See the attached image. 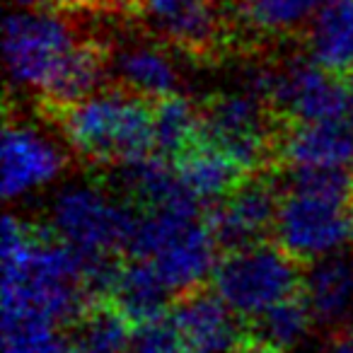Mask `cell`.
Listing matches in <instances>:
<instances>
[{
	"label": "cell",
	"instance_id": "obj_1",
	"mask_svg": "<svg viewBox=\"0 0 353 353\" xmlns=\"http://www.w3.org/2000/svg\"><path fill=\"white\" fill-rule=\"evenodd\" d=\"M3 324H68L83 317L90 288H104L112 266H94L61 240H46L20 216L0 230Z\"/></svg>",
	"mask_w": 353,
	"mask_h": 353
},
{
	"label": "cell",
	"instance_id": "obj_2",
	"mask_svg": "<svg viewBox=\"0 0 353 353\" xmlns=\"http://www.w3.org/2000/svg\"><path fill=\"white\" fill-rule=\"evenodd\" d=\"M8 83L49 104H68L99 90L104 61L63 12L44 6L15 8L3 25Z\"/></svg>",
	"mask_w": 353,
	"mask_h": 353
},
{
	"label": "cell",
	"instance_id": "obj_3",
	"mask_svg": "<svg viewBox=\"0 0 353 353\" xmlns=\"http://www.w3.org/2000/svg\"><path fill=\"white\" fill-rule=\"evenodd\" d=\"M353 235L351 179L336 174H295L279 199L274 237L295 261L339 254Z\"/></svg>",
	"mask_w": 353,
	"mask_h": 353
},
{
	"label": "cell",
	"instance_id": "obj_4",
	"mask_svg": "<svg viewBox=\"0 0 353 353\" xmlns=\"http://www.w3.org/2000/svg\"><path fill=\"white\" fill-rule=\"evenodd\" d=\"M199 206L148 208L133 228L131 250L172 293H194L213 279L218 266V237Z\"/></svg>",
	"mask_w": 353,
	"mask_h": 353
},
{
	"label": "cell",
	"instance_id": "obj_5",
	"mask_svg": "<svg viewBox=\"0 0 353 353\" xmlns=\"http://www.w3.org/2000/svg\"><path fill=\"white\" fill-rule=\"evenodd\" d=\"M61 133L94 165H128L152 152V109L128 90H94L68 104Z\"/></svg>",
	"mask_w": 353,
	"mask_h": 353
},
{
	"label": "cell",
	"instance_id": "obj_6",
	"mask_svg": "<svg viewBox=\"0 0 353 353\" xmlns=\"http://www.w3.org/2000/svg\"><path fill=\"white\" fill-rule=\"evenodd\" d=\"M46 221L56 240L68 245L94 266H109L117 252L131 247L138 218L128 206L97 182L78 179L56 189Z\"/></svg>",
	"mask_w": 353,
	"mask_h": 353
},
{
	"label": "cell",
	"instance_id": "obj_7",
	"mask_svg": "<svg viewBox=\"0 0 353 353\" xmlns=\"http://www.w3.org/2000/svg\"><path fill=\"white\" fill-rule=\"evenodd\" d=\"M300 274L295 259L281 245L232 247L228 256L218 261L213 271V293L245 319H256L300 288Z\"/></svg>",
	"mask_w": 353,
	"mask_h": 353
},
{
	"label": "cell",
	"instance_id": "obj_8",
	"mask_svg": "<svg viewBox=\"0 0 353 353\" xmlns=\"http://www.w3.org/2000/svg\"><path fill=\"white\" fill-rule=\"evenodd\" d=\"M65 138L34 119H15L0 143V192L8 201H30L63 179L68 167Z\"/></svg>",
	"mask_w": 353,
	"mask_h": 353
},
{
	"label": "cell",
	"instance_id": "obj_9",
	"mask_svg": "<svg viewBox=\"0 0 353 353\" xmlns=\"http://www.w3.org/2000/svg\"><path fill=\"white\" fill-rule=\"evenodd\" d=\"M203 141L221 148L242 170H254L271 150V119L266 97L237 85L218 94L203 117Z\"/></svg>",
	"mask_w": 353,
	"mask_h": 353
},
{
	"label": "cell",
	"instance_id": "obj_10",
	"mask_svg": "<svg viewBox=\"0 0 353 353\" xmlns=\"http://www.w3.org/2000/svg\"><path fill=\"white\" fill-rule=\"evenodd\" d=\"M271 99L295 121H329L348 114L346 85L314 59H293L276 68Z\"/></svg>",
	"mask_w": 353,
	"mask_h": 353
},
{
	"label": "cell",
	"instance_id": "obj_11",
	"mask_svg": "<svg viewBox=\"0 0 353 353\" xmlns=\"http://www.w3.org/2000/svg\"><path fill=\"white\" fill-rule=\"evenodd\" d=\"M279 155L295 174H336L353 165V128L346 119L298 121L283 133Z\"/></svg>",
	"mask_w": 353,
	"mask_h": 353
},
{
	"label": "cell",
	"instance_id": "obj_12",
	"mask_svg": "<svg viewBox=\"0 0 353 353\" xmlns=\"http://www.w3.org/2000/svg\"><path fill=\"white\" fill-rule=\"evenodd\" d=\"M145 25L182 51H208L223 32L218 0H136Z\"/></svg>",
	"mask_w": 353,
	"mask_h": 353
},
{
	"label": "cell",
	"instance_id": "obj_13",
	"mask_svg": "<svg viewBox=\"0 0 353 353\" xmlns=\"http://www.w3.org/2000/svg\"><path fill=\"white\" fill-rule=\"evenodd\" d=\"M279 194L264 179L240 182L228 196L213 203L211 228L218 242L228 247H245L261 242L266 232H274Z\"/></svg>",
	"mask_w": 353,
	"mask_h": 353
},
{
	"label": "cell",
	"instance_id": "obj_14",
	"mask_svg": "<svg viewBox=\"0 0 353 353\" xmlns=\"http://www.w3.org/2000/svg\"><path fill=\"white\" fill-rule=\"evenodd\" d=\"M112 68L121 88L141 99L172 97L184 83L182 61L165 44L148 39L123 41L114 51Z\"/></svg>",
	"mask_w": 353,
	"mask_h": 353
},
{
	"label": "cell",
	"instance_id": "obj_15",
	"mask_svg": "<svg viewBox=\"0 0 353 353\" xmlns=\"http://www.w3.org/2000/svg\"><path fill=\"white\" fill-rule=\"evenodd\" d=\"M170 324L192 353H235L242 339L240 317L216 293H189Z\"/></svg>",
	"mask_w": 353,
	"mask_h": 353
},
{
	"label": "cell",
	"instance_id": "obj_16",
	"mask_svg": "<svg viewBox=\"0 0 353 353\" xmlns=\"http://www.w3.org/2000/svg\"><path fill=\"white\" fill-rule=\"evenodd\" d=\"M300 288L317 324L339 329L353 322V256L339 252L312 261Z\"/></svg>",
	"mask_w": 353,
	"mask_h": 353
},
{
	"label": "cell",
	"instance_id": "obj_17",
	"mask_svg": "<svg viewBox=\"0 0 353 353\" xmlns=\"http://www.w3.org/2000/svg\"><path fill=\"white\" fill-rule=\"evenodd\" d=\"M104 290L112 298L114 307L136 327L162 319L167 310V298L172 295V290L162 283L160 276L141 259L109 271Z\"/></svg>",
	"mask_w": 353,
	"mask_h": 353
},
{
	"label": "cell",
	"instance_id": "obj_18",
	"mask_svg": "<svg viewBox=\"0 0 353 353\" xmlns=\"http://www.w3.org/2000/svg\"><path fill=\"white\" fill-rule=\"evenodd\" d=\"M242 167L232 160L221 148L203 141L201 145H194L179 157L176 174L182 189L196 206L201 203H218L223 196L232 192L240 184Z\"/></svg>",
	"mask_w": 353,
	"mask_h": 353
},
{
	"label": "cell",
	"instance_id": "obj_19",
	"mask_svg": "<svg viewBox=\"0 0 353 353\" xmlns=\"http://www.w3.org/2000/svg\"><path fill=\"white\" fill-rule=\"evenodd\" d=\"M310 59L334 73L353 70V0H327L307 27Z\"/></svg>",
	"mask_w": 353,
	"mask_h": 353
},
{
	"label": "cell",
	"instance_id": "obj_20",
	"mask_svg": "<svg viewBox=\"0 0 353 353\" xmlns=\"http://www.w3.org/2000/svg\"><path fill=\"white\" fill-rule=\"evenodd\" d=\"M327 0H235L237 22L256 37H288L307 30Z\"/></svg>",
	"mask_w": 353,
	"mask_h": 353
},
{
	"label": "cell",
	"instance_id": "obj_21",
	"mask_svg": "<svg viewBox=\"0 0 353 353\" xmlns=\"http://www.w3.org/2000/svg\"><path fill=\"white\" fill-rule=\"evenodd\" d=\"M123 182H126L128 192L148 208L187 206V203L196 206L184 194L179 174H176V165H172V160L155 155V152L123 165Z\"/></svg>",
	"mask_w": 353,
	"mask_h": 353
},
{
	"label": "cell",
	"instance_id": "obj_22",
	"mask_svg": "<svg viewBox=\"0 0 353 353\" xmlns=\"http://www.w3.org/2000/svg\"><path fill=\"white\" fill-rule=\"evenodd\" d=\"M203 119L187 97L172 94L152 109V152L167 160L182 157L201 133Z\"/></svg>",
	"mask_w": 353,
	"mask_h": 353
},
{
	"label": "cell",
	"instance_id": "obj_23",
	"mask_svg": "<svg viewBox=\"0 0 353 353\" xmlns=\"http://www.w3.org/2000/svg\"><path fill=\"white\" fill-rule=\"evenodd\" d=\"M317 324L305 300L288 298L254 319V332L261 346L290 353L300 348Z\"/></svg>",
	"mask_w": 353,
	"mask_h": 353
},
{
	"label": "cell",
	"instance_id": "obj_24",
	"mask_svg": "<svg viewBox=\"0 0 353 353\" xmlns=\"http://www.w3.org/2000/svg\"><path fill=\"white\" fill-rule=\"evenodd\" d=\"M131 336L128 319L117 307H99L80 317L73 343L78 353H126Z\"/></svg>",
	"mask_w": 353,
	"mask_h": 353
},
{
	"label": "cell",
	"instance_id": "obj_25",
	"mask_svg": "<svg viewBox=\"0 0 353 353\" xmlns=\"http://www.w3.org/2000/svg\"><path fill=\"white\" fill-rule=\"evenodd\" d=\"M3 353H78L73 341L51 324H3Z\"/></svg>",
	"mask_w": 353,
	"mask_h": 353
},
{
	"label": "cell",
	"instance_id": "obj_26",
	"mask_svg": "<svg viewBox=\"0 0 353 353\" xmlns=\"http://www.w3.org/2000/svg\"><path fill=\"white\" fill-rule=\"evenodd\" d=\"M126 353H192V351L184 346V341L179 339V334L174 332L172 324H162L157 319V322L138 324Z\"/></svg>",
	"mask_w": 353,
	"mask_h": 353
},
{
	"label": "cell",
	"instance_id": "obj_27",
	"mask_svg": "<svg viewBox=\"0 0 353 353\" xmlns=\"http://www.w3.org/2000/svg\"><path fill=\"white\" fill-rule=\"evenodd\" d=\"M319 353H353V336L351 334H336L324 343Z\"/></svg>",
	"mask_w": 353,
	"mask_h": 353
},
{
	"label": "cell",
	"instance_id": "obj_28",
	"mask_svg": "<svg viewBox=\"0 0 353 353\" xmlns=\"http://www.w3.org/2000/svg\"><path fill=\"white\" fill-rule=\"evenodd\" d=\"M59 3L70 8H92V6H117V3H123V0H59Z\"/></svg>",
	"mask_w": 353,
	"mask_h": 353
},
{
	"label": "cell",
	"instance_id": "obj_29",
	"mask_svg": "<svg viewBox=\"0 0 353 353\" xmlns=\"http://www.w3.org/2000/svg\"><path fill=\"white\" fill-rule=\"evenodd\" d=\"M346 92H348V114H353V75L346 83Z\"/></svg>",
	"mask_w": 353,
	"mask_h": 353
},
{
	"label": "cell",
	"instance_id": "obj_30",
	"mask_svg": "<svg viewBox=\"0 0 353 353\" xmlns=\"http://www.w3.org/2000/svg\"><path fill=\"white\" fill-rule=\"evenodd\" d=\"M351 242H353V235H351Z\"/></svg>",
	"mask_w": 353,
	"mask_h": 353
}]
</instances>
